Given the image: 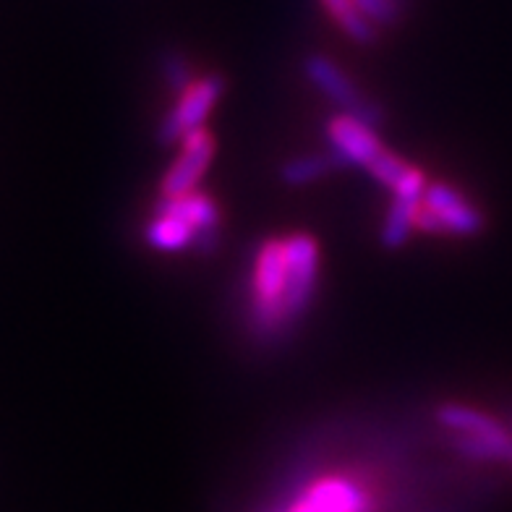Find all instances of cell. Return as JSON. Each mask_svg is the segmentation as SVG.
Returning a JSON list of instances; mask_svg holds the SVG:
<instances>
[{
	"label": "cell",
	"instance_id": "obj_1",
	"mask_svg": "<svg viewBox=\"0 0 512 512\" xmlns=\"http://www.w3.org/2000/svg\"><path fill=\"white\" fill-rule=\"evenodd\" d=\"M285 238L264 241L256 251L254 283H251V319L259 335H280L290 324L285 311Z\"/></svg>",
	"mask_w": 512,
	"mask_h": 512
},
{
	"label": "cell",
	"instance_id": "obj_2",
	"mask_svg": "<svg viewBox=\"0 0 512 512\" xmlns=\"http://www.w3.org/2000/svg\"><path fill=\"white\" fill-rule=\"evenodd\" d=\"M304 74L306 79L314 84V87L322 92L327 100L337 108V113L351 115L356 121L366 123L369 128L379 131L387 121V113L379 102H374L371 97H366L361 89H358L356 81L345 74L343 68L337 66L332 58L322 53H311L304 58Z\"/></svg>",
	"mask_w": 512,
	"mask_h": 512
},
{
	"label": "cell",
	"instance_id": "obj_3",
	"mask_svg": "<svg viewBox=\"0 0 512 512\" xmlns=\"http://www.w3.org/2000/svg\"><path fill=\"white\" fill-rule=\"evenodd\" d=\"M225 89H228V84H225L223 76L212 74L196 79L183 95H178L173 110L160 123V128H157V142L170 147V144L183 142L196 128H204V121L209 118V113L215 110L217 102L223 100Z\"/></svg>",
	"mask_w": 512,
	"mask_h": 512
},
{
	"label": "cell",
	"instance_id": "obj_4",
	"mask_svg": "<svg viewBox=\"0 0 512 512\" xmlns=\"http://www.w3.org/2000/svg\"><path fill=\"white\" fill-rule=\"evenodd\" d=\"M285 311L290 322L304 317L314 301L319 275V246L309 233H296L285 238Z\"/></svg>",
	"mask_w": 512,
	"mask_h": 512
},
{
	"label": "cell",
	"instance_id": "obj_5",
	"mask_svg": "<svg viewBox=\"0 0 512 512\" xmlns=\"http://www.w3.org/2000/svg\"><path fill=\"white\" fill-rule=\"evenodd\" d=\"M155 215L178 217L196 230L194 249L202 256L215 254L220 249L223 233H220V209L212 202V196L191 191L183 196H160Z\"/></svg>",
	"mask_w": 512,
	"mask_h": 512
},
{
	"label": "cell",
	"instance_id": "obj_6",
	"mask_svg": "<svg viewBox=\"0 0 512 512\" xmlns=\"http://www.w3.org/2000/svg\"><path fill=\"white\" fill-rule=\"evenodd\" d=\"M324 131H327L330 152L340 160L343 168H353L356 165V168L366 170L384 149L377 131L366 126V123L351 118V115L335 113L330 121L324 123Z\"/></svg>",
	"mask_w": 512,
	"mask_h": 512
},
{
	"label": "cell",
	"instance_id": "obj_7",
	"mask_svg": "<svg viewBox=\"0 0 512 512\" xmlns=\"http://www.w3.org/2000/svg\"><path fill=\"white\" fill-rule=\"evenodd\" d=\"M215 157V139L207 128H196L181 142V155L173 160L168 173L162 176L160 196H183L196 191L209 162Z\"/></svg>",
	"mask_w": 512,
	"mask_h": 512
},
{
	"label": "cell",
	"instance_id": "obj_8",
	"mask_svg": "<svg viewBox=\"0 0 512 512\" xmlns=\"http://www.w3.org/2000/svg\"><path fill=\"white\" fill-rule=\"evenodd\" d=\"M424 204L442 220L447 236L473 238L484 230V215L458 189H452L447 183L426 186Z\"/></svg>",
	"mask_w": 512,
	"mask_h": 512
},
{
	"label": "cell",
	"instance_id": "obj_9",
	"mask_svg": "<svg viewBox=\"0 0 512 512\" xmlns=\"http://www.w3.org/2000/svg\"><path fill=\"white\" fill-rule=\"evenodd\" d=\"M309 512H371V497L353 481L322 479L296 499Z\"/></svg>",
	"mask_w": 512,
	"mask_h": 512
},
{
	"label": "cell",
	"instance_id": "obj_10",
	"mask_svg": "<svg viewBox=\"0 0 512 512\" xmlns=\"http://www.w3.org/2000/svg\"><path fill=\"white\" fill-rule=\"evenodd\" d=\"M437 421L452 434H465V437H502L510 429L499 424L497 418L479 408H468L460 403H447L437 408Z\"/></svg>",
	"mask_w": 512,
	"mask_h": 512
},
{
	"label": "cell",
	"instance_id": "obj_11",
	"mask_svg": "<svg viewBox=\"0 0 512 512\" xmlns=\"http://www.w3.org/2000/svg\"><path fill=\"white\" fill-rule=\"evenodd\" d=\"M319 6L324 8V14L330 16L337 24V29L353 40L356 45H374L379 40V29L361 14L356 0H319Z\"/></svg>",
	"mask_w": 512,
	"mask_h": 512
},
{
	"label": "cell",
	"instance_id": "obj_12",
	"mask_svg": "<svg viewBox=\"0 0 512 512\" xmlns=\"http://www.w3.org/2000/svg\"><path fill=\"white\" fill-rule=\"evenodd\" d=\"M424 199H408V196H395L387 209V217H384V225H382V241L384 249H400L408 243L411 233L416 230V215H418V207H421Z\"/></svg>",
	"mask_w": 512,
	"mask_h": 512
},
{
	"label": "cell",
	"instance_id": "obj_13",
	"mask_svg": "<svg viewBox=\"0 0 512 512\" xmlns=\"http://www.w3.org/2000/svg\"><path fill=\"white\" fill-rule=\"evenodd\" d=\"M147 243L152 249L165 251V254H178L183 249H194L196 230L189 223H183L178 217L157 215L152 223L147 225Z\"/></svg>",
	"mask_w": 512,
	"mask_h": 512
},
{
	"label": "cell",
	"instance_id": "obj_14",
	"mask_svg": "<svg viewBox=\"0 0 512 512\" xmlns=\"http://www.w3.org/2000/svg\"><path fill=\"white\" fill-rule=\"evenodd\" d=\"M452 447L468 460H479V463H510L512 432L502 434V437H465V434H452Z\"/></svg>",
	"mask_w": 512,
	"mask_h": 512
},
{
	"label": "cell",
	"instance_id": "obj_15",
	"mask_svg": "<svg viewBox=\"0 0 512 512\" xmlns=\"http://www.w3.org/2000/svg\"><path fill=\"white\" fill-rule=\"evenodd\" d=\"M332 170H343L340 160L332 152H327V155H301L285 162L280 168V178H283L285 186H309L319 178L330 176Z\"/></svg>",
	"mask_w": 512,
	"mask_h": 512
},
{
	"label": "cell",
	"instance_id": "obj_16",
	"mask_svg": "<svg viewBox=\"0 0 512 512\" xmlns=\"http://www.w3.org/2000/svg\"><path fill=\"white\" fill-rule=\"evenodd\" d=\"M361 14L377 29H392L403 21V11L408 3L403 0H356Z\"/></svg>",
	"mask_w": 512,
	"mask_h": 512
},
{
	"label": "cell",
	"instance_id": "obj_17",
	"mask_svg": "<svg viewBox=\"0 0 512 512\" xmlns=\"http://www.w3.org/2000/svg\"><path fill=\"white\" fill-rule=\"evenodd\" d=\"M162 76H165V84L170 87V92H176V95H183L186 89L194 84V74H191V63L186 61V55L183 53H165L162 58Z\"/></svg>",
	"mask_w": 512,
	"mask_h": 512
},
{
	"label": "cell",
	"instance_id": "obj_18",
	"mask_svg": "<svg viewBox=\"0 0 512 512\" xmlns=\"http://www.w3.org/2000/svg\"><path fill=\"white\" fill-rule=\"evenodd\" d=\"M416 230H421V233H426V236H447V230H445V225H442V220H439V217L434 215L432 209L426 207L424 202H421V207H418Z\"/></svg>",
	"mask_w": 512,
	"mask_h": 512
},
{
	"label": "cell",
	"instance_id": "obj_19",
	"mask_svg": "<svg viewBox=\"0 0 512 512\" xmlns=\"http://www.w3.org/2000/svg\"><path fill=\"white\" fill-rule=\"evenodd\" d=\"M403 3H408V0H403Z\"/></svg>",
	"mask_w": 512,
	"mask_h": 512
}]
</instances>
